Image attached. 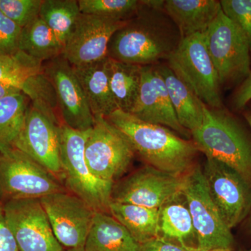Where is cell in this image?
Masks as SVG:
<instances>
[{
  "instance_id": "1",
  "label": "cell",
  "mask_w": 251,
  "mask_h": 251,
  "mask_svg": "<svg viewBox=\"0 0 251 251\" xmlns=\"http://www.w3.org/2000/svg\"><path fill=\"white\" fill-rule=\"evenodd\" d=\"M143 3V1H142ZM179 31L163 9L143 6L114 34L108 57L140 66L168 60L181 41Z\"/></svg>"
},
{
  "instance_id": "2",
  "label": "cell",
  "mask_w": 251,
  "mask_h": 251,
  "mask_svg": "<svg viewBox=\"0 0 251 251\" xmlns=\"http://www.w3.org/2000/svg\"><path fill=\"white\" fill-rule=\"evenodd\" d=\"M105 118L127 137L148 166L178 175H186L196 166L199 152L196 144L180 138L168 127L144 122L120 110Z\"/></svg>"
},
{
  "instance_id": "3",
  "label": "cell",
  "mask_w": 251,
  "mask_h": 251,
  "mask_svg": "<svg viewBox=\"0 0 251 251\" xmlns=\"http://www.w3.org/2000/svg\"><path fill=\"white\" fill-rule=\"evenodd\" d=\"M191 135L199 151L232 168L251 186V140L232 115L205 105L202 125Z\"/></svg>"
},
{
  "instance_id": "4",
  "label": "cell",
  "mask_w": 251,
  "mask_h": 251,
  "mask_svg": "<svg viewBox=\"0 0 251 251\" xmlns=\"http://www.w3.org/2000/svg\"><path fill=\"white\" fill-rule=\"evenodd\" d=\"M89 131L73 129L62 123L59 125L62 184L68 191L85 201L96 212L110 214L114 184L97 178L87 166L85 148Z\"/></svg>"
},
{
  "instance_id": "5",
  "label": "cell",
  "mask_w": 251,
  "mask_h": 251,
  "mask_svg": "<svg viewBox=\"0 0 251 251\" xmlns=\"http://www.w3.org/2000/svg\"><path fill=\"white\" fill-rule=\"evenodd\" d=\"M182 195L192 218L197 251H233L234 239L210 197L202 170L195 166L185 175Z\"/></svg>"
},
{
  "instance_id": "6",
  "label": "cell",
  "mask_w": 251,
  "mask_h": 251,
  "mask_svg": "<svg viewBox=\"0 0 251 251\" xmlns=\"http://www.w3.org/2000/svg\"><path fill=\"white\" fill-rule=\"evenodd\" d=\"M204 36L220 85L242 83L251 70L250 46L242 30L221 10Z\"/></svg>"
},
{
  "instance_id": "7",
  "label": "cell",
  "mask_w": 251,
  "mask_h": 251,
  "mask_svg": "<svg viewBox=\"0 0 251 251\" xmlns=\"http://www.w3.org/2000/svg\"><path fill=\"white\" fill-rule=\"evenodd\" d=\"M168 62L175 74L192 89L206 106L223 108L221 86L206 48L204 34L181 39Z\"/></svg>"
},
{
  "instance_id": "8",
  "label": "cell",
  "mask_w": 251,
  "mask_h": 251,
  "mask_svg": "<svg viewBox=\"0 0 251 251\" xmlns=\"http://www.w3.org/2000/svg\"><path fill=\"white\" fill-rule=\"evenodd\" d=\"M135 155L131 143L121 130L105 117H94L85 148L86 162L92 174L115 184L128 171Z\"/></svg>"
},
{
  "instance_id": "9",
  "label": "cell",
  "mask_w": 251,
  "mask_h": 251,
  "mask_svg": "<svg viewBox=\"0 0 251 251\" xmlns=\"http://www.w3.org/2000/svg\"><path fill=\"white\" fill-rule=\"evenodd\" d=\"M66 190L54 175L22 151L13 148L0 153V202L41 199Z\"/></svg>"
},
{
  "instance_id": "10",
  "label": "cell",
  "mask_w": 251,
  "mask_h": 251,
  "mask_svg": "<svg viewBox=\"0 0 251 251\" xmlns=\"http://www.w3.org/2000/svg\"><path fill=\"white\" fill-rule=\"evenodd\" d=\"M184 177L147 165L114 184L112 202L161 209L182 194Z\"/></svg>"
},
{
  "instance_id": "11",
  "label": "cell",
  "mask_w": 251,
  "mask_h": 251,
  "mask_svg": "<svg viewBox=\"0 0 251 251\" xmlns=\"http://www.w3.org/2000/svg\"><path fill=\"white\" fill-rule=\"evenodd\" d=\"M208 191L229 229L242 223L251 209V186L237 171L206 157L202 170Z\"/></svg>"
},
{
  "instance_id": "12",
  "label": "cell",
  "mask_w": 251,
  "mask_h": 251,
  "mask_svg": "<svg viewBox=\"0 0 251 251\" xmlns=\"http://www.w3.org/2000/svg\"><path fill=\"white\" fill-rule=\"evenodd\" d=\"M56 239L65 250H84L96 211L67 190L41 198Z\"/></svg>"
},
{
  "instance_id": "13",
  "label": "cell",
  "mask_w": 251,
  "mask_h": 251,
  "mask_svg": "<svg viewBox=\"0 0 251 251\" xmlns=\"http://www.w3.org/2000/svg\"><path fill=\"white\" fill-rule=\"evenodd\" d=\"M9 228L20 251H63L40 199L1 202Z\"/></svg>"
},
{
  "instance_id": "14",
  "label": "cell",
  "mask_w": 251,
  "mask_h": 251,
  "mask_svg": "<svg viewBox=\"0 0 251 251\" xmlns=\"http://www.w3.org/2000/svg\"><path fill=\"white\" fill-rule=\"evenodd\" d=\"M44 72L55 91L62 123L73 129L90 130L94 116L72 66L61 54L49 61Z\"/></svg>"
},
{
  "instance_id": "15",
  "label": "cell",
  "mask_w": 251,
  "mask_h": 251,
  "mask_svg": "<svg viewBox=\"0 0 251 251\" xmlns=\"http://www.w3.org/2000/svg\"><path fill=\"white\" fill-rule=\"evenodd\" d=\"M126 22L81 14L64 46L63 57L74 67L107 58L112 36Z\"/></svg>"
},
{
  "instance_id": "16",
  "label": "cell",
  "mask_w": 251,
  "mask_h": 251,
  "mask_svg": "<svg viewBox=\"0 0 251 251\" xmlns=\"http://www.w3.org/2000/svg\"><path fill=\"white\" fill-rule=\"evenodd\" d=\"M61 124L31 105L28 109L14 148L30 157L62 183L59 144Z\"/></svg>"
},
{
  "instance_id": "17",
  "label": "cell",
  "mask_w": 251,
  "mask_h": 251,
  "mask_svg": "<svg viewBox=\"0 0 251 251\" xmlns=\"http://www.w3.org/2000/svg\"><path fill=\"white\" fill-rule=\"evenodd\" d=\"M141 75L139 94L130 114L144 122L168 127L184 137L191 135L178 121L158 67L142 66Z\"/></svg>"
},
{
  "instance_id": "18",
  "label": "cell",
  "mask_w": 251,
  "mask_h": 251,
  "mask_svg": "<svg viewBox=\"0 0 251 251\" xmlns=\"http://www.w3.org/2000/svg\"><path fill=\"white\" fill-rule=\"evenodd\" d=\"M163 9L177 28L181 39L204 34L222 10L216 0H166Z\"/></svg>"
},
{
  "instance_id": "19",
  "label": "cell",
  "mask_w": 251,
  "mask_h": 251,
  "mask_svg": "<svg viewBox=\"0 0 251 251\" xmlns=\"http://www.w3.org/2000/svg\"><path fill=\"white\" fill-rule=\"evenodd\" d=\"M72 67L94 117H107L118 110L109 84L108 57Z\"/></svg>"
},
{
  "instance_id": "20",
  "label": "cell",
  "mask_w": 251,
  "mask_h": 251,
  "mask_svg": "<svg viewBox=\"0 0 251 251\" xmlns=\"http://www.w3.org/2000/svg\"><path fill=\"white\" fill-rule=\"evenodd\" d=\"M157 67L164 80L178 121L185 129L193 133L202 125L205 104L169 66Z\"/></svg>"
},
{
  "instance_id": "21",
  "label": "cell",
  "mask_w": 251,
  "mask_h": 251,
  "mask_svg": "<svg viewBox=\"0 0 251 251\" xmlns=\"http://www.w3.org/2000/svg\"><path fill=\"white\" fill-rule=\"evenodd\" d=\"M140 244L110 214L96 212L84 251H140Z\"/></svg>"
},
{
  "instance_id": "22",
  "label": "cell",
  "mask_w": 251,
  "mask_h": 251,
  "mask_svg": "<svg viewBox=\"0 0 251 251\" xmlns=\"http://www.w3.org/2000/svg\"><path fill=\"white\" fill-rule=\"evenodd\" d=\"M109 211L138 244L158 237L159 209L112 202Z\"/></svg>"
},
{
  "instance_id": "23",
  "label": "cell",
  "mask_w": 251,
  "mask_h": 251,
  "mask_svg": "<svg viewBox=\"0 0 251 251\" xmlns=\"http://www.w3.org/2000/svg\"><path fill=\"white\" fill-rule=\"evenodd\" d=\"M141 67L108 57L109 84L118 110L128 113L133 110L139 94Z\"/></svg>"
},
{
  "instance_id": "24",
  "label": "cell",
  "mask_w": 251,
  "mask_h": 251,
  "mask_svg": "<svg viewBox=\"0 0 251 251\" xmlns=\"http://www.w3.org/2000/svg\"><path fill=\"white\" fill-rule=\"evenodd\" d=\"M182 194L159 209L158 237L176 242L179 246L191 251L187 242L196 238L192 218Z\"/></svg>"
},
{
  "instance_id": "25",
  "label": "cell",
  "mask_w": 251,
  "mask_h": 251,
  "mask_svg": "<svg viewBox=\"0 0 251 251\" xmlns=\"http://www.w3.org/2000/svg\"><path fill=\"white\" fill-rule=\"evenodd\" d=\"M19 50L43 62L62 54L63 46L52 29L39 16L23 28Z\"/></svg>"
},
{
  "instance_id": "26",
  "label": "cell",
  "mask_w": 251,
  "mask_h": 251,
  "mask_svg": "<svg viewBox=\"0 0 251 251\" xmlns=\"http://www.w3.org/2000/svg\"><path fill=\"white\" fill-rule=\"evenodd\" d=\"M28 100L23 92L0 100V153L14 148L29 109Z\"/></svg>"
},
{
  "instance_id": "27",
  "label": "cell",
  "mask_w": 251,
  "mask_h": 251,
  "mask_svg": "<svg viewBox=\"0 0 251 251\" xmlns=\"http://www.w3.org/2000/svg\"><path fill=\"white\" fill-rule=\"evenodd\" d=\"M80 14L76 0H43L39 16L52 29L64 49Z\"/></svg>"
},
{
  "instance_id": "28",
  "label": "cell",
  "mask_w": 251,
  "mask_h": 251,
  "mask_svg": "<svg viewBox=\"0 0 251 251\" xmlns=\"http://www.w3.org/2000/svg\"><path fill=\"white\" fill-rule=\"evenodd\" d=\"M44 72L43 62L23 51L0 53V81L21 89L24 93L31 78Z\"/></svg>"
},
{
  "instance_id": "29",
  "label": "cell",
  "mask_w": 251,
  "mask_h": 251,
  "mask_svg": "<svg viewBox=\"0 0 251 251\" xmlns=\"http://www.w3.org/2000/svg\"><path fill=\"white\" fill-rule=\"evenodd\" d=\"M81 14L94 15L115 21H128L143 6L137 0H78Z\"/></svg>"
},
{
  "instance_id": "30",
  "label": "cell",
  "mask_w": 251,
  "mask_h": 251,
  "mask_svg": "<svg viewBox=\"0 0 251 251\" xmlns=\"http://www.w3.org/2000/svg\"><path fill=\"white\" fill-rule=\"evenodd\" d=\"M43 0H0V11L21 27L39 17Z\"/></svg>"
},
{
  "instance_id": "31",
  "label": "cell",
  "mask_w": 251,
  "mask_h": 251,
  "mask_svg": "<svg viewBox=\"0 0 251 251\" xmlns=\"http://www.w3.org/2000/svg\"><path fill=\"white\" fill-rule=\"evenodd\" d=\"M220 2L224 14L245 36L251 52V0H221Z\"/></svg>"
},
{
  "instance_id": "32",
  "label": "cell",
  "mask_w": 251,
  "mask_h": 251,
  "mask_svg": "<svg viewBox=\"0 0 251 251\" xmlns=\"http://www.w3.org/2000/svg\"><path fill=\"white\" fill-rule=\"evenodd\" d=\"M22 29L0 11V53L14 54L20 50Z\"/></svg>"
},
{
  "instance_id": "33",
  "label": "cell",
  "mask_w": 251,
  "mask_h": 251,
  "mask_svg": "<svg viewBox=\"0 0 251 251\" xmlns=\"http://www.w3.org/2000/svg\"><path fill=\"white\" fill-rule=\"evenodd\" d=\"M0 251H20L0 202Z\"/></svg>"
},
{
  "instance_id": "34",
  "label": "cell",
  "mask_w": 251,
  "mask_h": 251,
  "mask_svg": "<svg viewBox=\"0 0 251 251\" xmlns=\"http://www.w3.org/2000/svg\"><path fill=\"white\" fill-rule=\"evenodd\" d=\"M140 251H189L179 244L158 237L140 244Z\"/></svg>"
},
{
  "instance_id": "35",
  "label": "cell",
  "mask_w": 251,
  "mask_h": 251,
  "mask_svg": "<svg viewBox=\"0 0 251 251\" xmlns=\"http://www.w3.org/2000/svg\"><path fill=\"white\" fill-rule=\"evenodd\" d=\"M251 100V70L239 88L236 91L232 99V103L237 110H242Z\"/></svg>"
},
{
  "instance_id": "36",
  "label": "cell",
  "mask_w": 251,
  "mask_h": 251,
  "mask_svg": "<svg viewBox=\"0 0 251 251\" xmlns=\"http://www.w3.org/2000/svg\"><path fill=\"white\" fill-rule=\"evenodd\" d=\"M23 92L21 89L16 86L0 81V100L10 96L15 95Z\"/></svg>"
},
{
  "instance_id": "37",
  "label": "cell",
  "mask_w": 251,
  "mask_h": 251,
  "mask_svg": "<svg viewBox=\"0 0 251 251\" xmlns=\"http://www.w3.org/2000/svg\"><path fill=\"white\" fill-rule=\"evenodd\" d=\"M244 117H245L246 120L250 126L251 128V110H247V112L244 113Z\"/></svg>"
},
{
  "instance_id": "38",
  "label": "cell",
  "mask_w": 251,
  "mask_h": 251,
  "mask_svg": "<svg viewBox=\"0 0 251 251\" xmlns=\"http://www.w3.org/2000/svg\"><path fill=\"white\" fill-rule=\"evenodd\" d=\"M63 251H84V250H75V249H69V250H64Z\"/></svg>"
},
{
  "instance_id": "39",
  "label": "cell",
  "mask_w": 251,
  "mask_h": 251,
  "mask_svg": "<svg viewBox=\"0 0 251 251\" xmlns=\"http://www.w3.org/2000/svg\"><path fill=\"white\" fill-rule=\"evenodd\" d=\"M194 251H197V250H195ZM222 251L216 250V251Z\"/></svg>"
},
{
  "instance_id": "40",
  "label": "cell",
  "mask_w": 251,
  "mask_h": 251,
  "mask_svg": "<svg viewBox=\"0 0 251 251\" xmlns=\"http://www.w3.org/2000/svg\"><path fill=\"white\" fill-rule=\"evenodd\" d=\"M249 227H250L251 232V219L250 221V226H249Z\"/></svg>"
},
{
  "instance_id": "41",
  "label": "cell",
  "mask_w": 251,
  "mask_h": 251,
  "mask_svg": "<svg viewBox=\"0 0 251 251\" xmlns=\"http://www.w3.org/2000/svg\"></svg>"
},
{
  "instance_id": "42",
  "label": "cell",
  "mask_w": 251,
  "mask_h": 251,
  "mask_svg": "<svg viewBox=\"0 0 251 251\" xmlns=\"http://www.w3.org/2000/svg\"><path fill=\"white\" fill-rule=\"evenodd\" d=\"M251 251V249H250V250H249V251Z\"/></svg>"
}]
</instances>
